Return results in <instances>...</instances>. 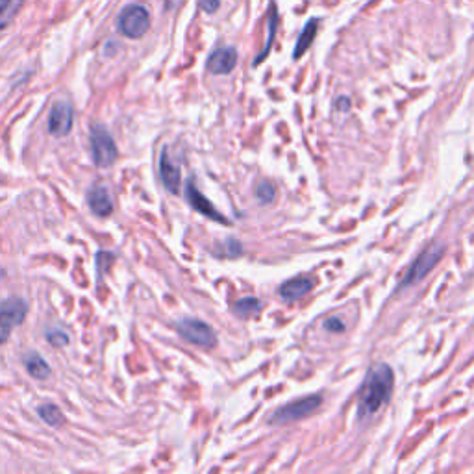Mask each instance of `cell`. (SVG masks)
I'll return each mask as SVG.
<instances>
[{
    "label": "cell",
    "instance_id": "6da1fadb",
    "mask_svg": "<svg viewBox=\"0 0 474 474\" xmlns=\"http://www.w3.org/2000/svg\"><path fill=\"white\" fill-rule=\"evenodd\" d=\"M393 384H395V374H393L391 367L386 363L371 367V371L367 372L365 381H363L362 391H360V398H357L360 419H369L386 406L387 401L391 398Z\"/></svg>",
    "mask_w": 474,
    "mask_h": 474
},
{
    "label": "cell",
    "instance_id": "7a4b0ae2",
    "mask_svg": "<svg viewBox=\"0 0 474 474\" xmlns=\"http://www.w3.org/2000/svg\"><path fill=\"white\" fill-rule=\"evenodd\" d=\"M89 141H91V156H93L95 165L100 169L112 167L117 162L119 150L117 145L113 141V137L109 132L102 126H93L91 134H89Z\"/></svg>",
    "mask_w": 474,
    "mask_h": 474
},
{
    "label": "cell",
    "instance_id": "3957f363",
    "mask_svg": "<svg viewBox=\"0 0 474 474\" xmlns=\"http://www.w3.org/2000/svg\"><path fill=\"white\" fill-rule=\"evenodd\" d=\"M26 312H28V304L23 298L11 297L0 302V345L8 341L11 330L25 321Z\"/></svg>",
    "mask_w": 474,
    "mask_h": 474
},
{
    "label": "cell",
    "instance_id": "277c9868",
    "mask_svg": "<svg viewBox=\"0 0 474 474\" xmlns=\"http://www.w3.org/2000/svg\"><path fill=\"white\" fill-rule=\"evenodd\" d=\"M443 252H445L443 244H437V243L430 244V247H428L425 252H420L419 258H417L415 261L411 263V267H410V271L406 273V276L402 278L401 289L408 288V285L417 284L419 280L425 278L426 274L430 273L435 265L439 263V259L443 258Z\"/></svg>",
    "mask_w": 474,
    "mask_h": 474
},
{
    "label": "cell",
    "instance_id": "5b68a950",
    "mask_svg": "<svg viewBox=\"0 0 474 474\" xmlns=\"http://www.w3.org/2000/svg\"><path fill=\"white\" fill-rule=\"evenodd\" d=\"M321 404H323V396L321 395L304 396V398H298V401L291 402V404L282 406L278 411H274L273 417H271V422H274V425H285V422L304 419V417H308L309 413L317 410Z\"/></svg>",
    "mask_w": 474,
    "mask_h": 474
},
{
    "label": "cell",
    "instance_id": "8992f818",
    "mask_svg": "<svg viewBox=\"0 0 474 474\" xmlns=\"http://www.w3.org/2000/svg\"><path fill=\"white\" fill-rule=\"evenodd\" d=\"M150 28V15L143 6H128L119 17V30L122 35L139 40Z\"/></svg>",
    "mask_w": 474,
    "mask_h": 474
},
{
    "label": "cell",
    "instance_id": "52a82bcc",
    "mask_svg": "<svg viewBox=\"0 0 474 474\" xmlns=\"http://www.w3.org/2000/svg\"><path fill=\"white\" fill-rule=\"evenodd\" d=\"M177 330L187 343H193L199 347L211 348L217 345L215 332L211 330L210 324H206L204 321H199V319H182L177 323Z\"/></svg>",
    "mask_w": 474,
    "mask_h": 474
},
{
    "label": "cell",
    "instance_id": "ba28073f",
    "mask_svg": "<svg viewBox=\"0 0 474 474\" xmlns=\"http://www.w3.org/2000/svg\"><path fill=\"white\" fill-rule=\"evenodd\" d=\"M186 199H187V202L191 204V208L199 211V213H202V215L217 220V223H220V225H228V219H226L225 215H220L219 211L215 210V206L211 204V202L208 201L204 195H202L201 191L196 189L195 182H193V180H189L186 184Z\"/></svg>",
    "mask_w": 474,
    "mask_h": 474
},
{
    "label": "cell",
    "instance_id": "9c48e42d",
    "mask_svg": "<svg viewBox=\"0 0 474 474\" xmlns=\"http://www.w3.org/2000/svg\"><path fill=\"white\" fill-rule=\"evenodd\" d=\"M74 112L69 102H56L49 117V132L52 136H67L73 130Z\"/></svg>",
    "mask_w": 474,
    "mask_h": 474
},
{
    "label": "cell",
    "instance_id": "30bf717a",
    "mask_svg": "<svg viewBox=\"0 0 474 474\" xmlns=\"http://www.w3.org/2000/svg\"><path fill=\"white\" fill-rule=\"evenodd\" d=\"M160 174H162V182L163 186H165V189L169 191V193H172V195H178L182 186L180 167L172 162L167 148H163L162 154H160Z\"/></svg>",
    "mask_w": 474,
    "mask_h": 474
},
{
    "label": "cell",
    "instance_id": "8fae6325",
    "mask_svg": "<svg viewBox=\"0 0 474 474\" xmlns=\"http://www.w3.org/2000/svg\"><path fill=\"white\" fill-rule=\"evenodd\" d=\"M235 65H237V52L230 47L217 49L208 58V71L211 74H228L234 71Z\"/></svg>",
    "mask_w": 474,
    "mask_h": 474
},
{
    "label": "cell",
    "instance_id": "7c38bea8",
    "mask_svg": "<svg viewBox=\"0 0 474 474\" xmlns=\"http://www.w3.org/2000/svg\"><path fill=\"white\" fill-rule=\"evenodd\" d=\"M88 204L97 217H109L113 213V201L108 189L97 186L88 193Z\"/></svg>",
    "mask_w": 474,
    "mask_h": 474
},
{
    "label": "cell",
    "instance_id": "4fadbf2b",
    "mask_svg": "<svg viewBox=\"0 0 474 474\" xmlns=\"http://www.w3.org/2000/svg\"><path fill=\"white\" fill-rule=\"evenodd\" d=\"M313 288H315V282H313L312 278L298 276V278L288 280V282L280 288V297L284 298L285 302H291V300H298V298L306 297Z\"/></svg>",
    "mask_w": 474,
    "mask_h": 474
},
{
    "label": "cell",
    "instance_id": "5bb4252c",
    "mask_svg": "<svg viewBox=\"0 0 474 474\" xmlns=\"http://www.w3.org/2000/svg\"><path fill=\"white\" fill-rule=\"evenodd\" d=\"M25 369L30 377L35 378V380H45V378L50 377V365L37 352L26 354Z\"/></svg>",
    "mask_w": 474,
    "mask_h": 474
},
{
    "label": "cell",
    "instance_id": "9a60e30c",
    "mask_svg": "<svg viewBox=\"0 0 474 474\" xmlns=\"http://www.w3.org/2000/svg\"><path fill=\"white\" fill-rule=\"evenodd\" d=\"M37 415H40L41 420H45L47 425L52 426V428H59V426L65 425L64 411L59 410L56 404H41V406L37 408Z\"/></svg>",
    "mask_w": 474,
    "mask_h": 474
},
{
    "label": "cell",
    "instance_id": "2e32d148",
    "mask_svg": "<svg viewBox=\"0 0 474 474\" xmlns=\"http://www.w3.org/2000/svg\"><path fill=\"white\" fill-rule=\"evenodd\" d=\"M317 26H319V23L315 19H312L308 25H306L304 32L300 34V37H298L297 47H295V54H293L295 59L300 58V56H302L304 52L309 49V45L313 43V40H315V34H317Z\"/></svg>",
    "mask_w": 474,
    "mask_h": 474
},
{
    "label": "cell",
    "instance_id": "e0dca14e",
    "mask_svg": "<svg viewBox=\"0 0 474 474\" xmlns=\"http://www.w3.org/2000/svg\"><path fill=\"white\" fill-rule=\"evenodd\" d=\"M23 0H0V28H6L10 25L17 11H19Z\"/></svg>",
    "mask_w": 474,
    "mask_h": 474
},
{
    "label": "cell",
    "instance_id": "ac0fdd59",
    "mask_svg": "<svg viewBox=\"0 0 474 474\" xmlns=\"http://www.w3.org/2000/svg\"><path fill=\"white\" fill-rule=\"evenodd\" d=\"M274 32H276V8H274V6H271V11H269V37H267V43H265L263 50H261V54H259L258 58L254 59V65H258L259 61H263L265 56L269 54L271 45H273V40H274Z\"/></svg>",
    "mask_w": 474,
    "mask_h": 474
},
{
    "label": "cell",
    "instance_id": "d6986e66",
    "mask_svg": "<svg viewBox=\"0 0 474 474\" xmlns=\"http://www.w3.org/2000/svg\"><path fill=\"white\" fill-rule=\"evenodd\" d=\"M274 196H276V187H274V184H271V182L263 180L256 186V199H258L261 204H269V202H273Z\"/></svg>",
    "mask_w": 474,
    "mask_h": 474
},
{
    "label": "cell",
    "instance_id": "ffe728a7",
    "mask_svg": "<svg viewBox=\"0 0 474 474\" xmlns=\"http://www.w3.org/2000/svg\"><path fill=\"white\" fill-rule=\"evenodd\" d=\"M235 313L241 315V317H249L252 313H258L261 309V302L256 300V298H244V300H239V302H235L234 306Z\"/></svg>",
    "mask_w": 474,
    "mask_h": 474
},
{
    "label": "cell",
    "instance_id": "44dd1931",
    "mask_svg": "<svg viewBox=\"0 0 474 474\" xmlns=\"http://www.w3.org/2000/svg\"><path fill=\"white\" fill-rule=\"evenodd\" d=\"M47 338H49L52 347H65L69 343V336L65 332H61V330H50V332L47 333Z\"/></svg>",
    "mask_w": 474,
    "mask_h": 474
},
{
    "label": "cell",
    "instance_id": "7402d4cb",
    "mask_svg": "<svg viewBox=\"0 0 474 474\" xmlns=\"http://www.w3.org/2000/svg\"><path fill=\"white\" fill-rule=\"evenodd\" d=\"M324 328H326L328 332H343L345 330V323H343L338 315H333V317H328L324 321Z\"/></svg>",
    "mask_w": 474,
    "mask_h": 474
},
{
    "label": "cell",
    "instance_id": "603a6c76",
    "mask_svg": "<svg viewBox=\"0 0 474 474\" xmlns=\"http://www.w3.org/2000/svg\"><path fill=\"white\" fill-rule=\"evenodd\" d=\"M113 261V254H109V252H104V250H100L97 256V265H98V273L102 274V271L106 273L108 271V265Z\"/></svg>",
    "mask_w": 474,
    "mask_h": 474
},
{
    "label": "cell",
    "instance_id": "cb8c5ba5",
    "mask_svg": "<svg viewBox=\"0 0 474 474\" xmlns=\"http://www.w3.org/2000/svg\"><path fill=\"white\" fill-rule=\"evenodd\" d=\"M201 8L206 13H215L219 8V0H201Z\"/></svg>",
    "mask_w": 474,
    "mask_h": 474
},
{
    "label": "cell",
    "instance_id": "d4e9b609",
    "mask_svg": "<svg viewBox=\"0 0 474 474\" xmlns=\"http://www.w3.org/2000/svg\"><path fill=\"white\" fill-rule=\"evenodd\" d=\"M182 2H184V0H165L167 10H177V8L182 4Z\"/></svg>",
    "mask_w": 474,
    "mask_h": 474
}]
</instances>
